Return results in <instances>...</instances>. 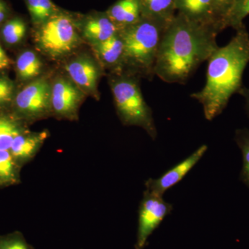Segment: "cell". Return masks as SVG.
I'll return each mask as SVG.
<instances>
[{
    "label": "cell",
    "instance_id": "cell-5",
    "mask_svg": "<svg viewBox=\"0 0 249 249\" xmlns=\"http://www.w3.org/2000/svg\"><path fill=\"white\" fill-rule=\"evenodd\" d=\"M76 15L60 8L45 22L34 27L37 48L52 58L71 53L79 45L81 37Z\"/></svg>",
    "mask_w": 249,
    "mask_h": 249
},
{
    "label": "cell",
    "instance_id": "cell-24",
    "mask_svg": "<svg viewBox=\"0 0 249 249\" xmlns=\"http://www.w3.org/2000/svg\"><path fill=\"white\" fill-rule=\"evenodd\" d=\"M16 93L14 82L0 72V108L12 105Z\"/></svg>",
    "mask_w": 249,
    "mask_h": 249
},
{
    "label": "cell",
    "instance_id": "cell-17",
    "mask_svg": "<svg viewBox=\"0 0 249 249\" xmlns=\"http://www.w3.org/2000/svg\"><path fill=\"white\" fill-rule=\"evenodd\" d=\"M43 63L35 52L29 49L23 51L16 60V72L18 80L21 83H29L40 76Z\"/></svg>",
    "mask_w": 249,
    "mask_h": 249
},
{
    "label": "cell",
    "instance_id": "cell-28",
    "mask_svg": "<svg viewBox=\"0 0 249 249\" xmlns=\"http://www.w3.org/2000/svg\"><path fill=\"white\" fill-rule=\"evenodd\" d=\"M11 65H12V61L0 45V72L8 70Z\"/></svg>",
    "mask_w": 249,
    "mask_h": 249
},
{
    "label": "cell",
    "instance_id": "cell-15",
    "mask_svg": "<svg viewBox=\"0 0 249 249\" xmlns=\"http://www.w3.org/2000/svg\"><path fill=\"white\" fill-rule=\"evenodd\" d=\"M106 12L119 31L142 19L140 0H117Z\"/></svg>",
    "mask_w": 249,
    "mask_h": 249
},
{
    "label": "cell",
    "instance_id": "cell-21",
    "mask_svg": "<svg viewBox=\"0 0 249 249\" xmlns=\"http://www.w3.org/2000/svg\"><path fill=\"white\" fill-rule=\"evenodd\" d=\"M16 161L9 150H0V184H12L18 181Z\"/></svg>",
    "mask_w": 249,
    "mask_h": 249
},
{
    "label": "cell",
    "instance_id": "cell-25",
    "mask_svg": "<svg viewBox=\"0 0 249 249\" xmlns=\"http://www.w3.org/2000/svg\"><path fill=\"white\" fill-rule=\"evenodd\" d=\"M0 249H31L19 232L0 236Z\"/></svg>",
    "mask_w": 249,
    "mask_h": 249
},
{
    "label": "cell",
    "instance_id": "cell-14",
    "mask_svg": "<svg viewBox=\"0 0 249 249\" xmlns=\"http://www.w3.org/2000/svg\"><path fill=\"white\" fill-rule=\"evenodd\" d=\"M47 137L48 133L45 131L40 132L25 131L14 139L9 151L16 162H27L38 152Z\"/></svg>",
    "mask_w": 249,
    "mask_h": 249
},
{
    "label": "cell",
    "instance_id": "cell-26",
    "mask_svg": "<svg viewBox=\"0 0 249 249\" xmlns=\"http://www.w3.org/2000/svg\"><path fill=\"white\" fill-rule=\"evenodd\" d=\"M235 1L236 0H214L218 16L222 19L224 27L226 18L227 17L228 14L231 10ZM224 29H225V27H224Z\"/></svg>",
    "mask_w": 249,
    "mask_h": 249
},
{
    "label": "cell",
    "instance_id": "cell-11",
    "mask_svg": "<svg viewBox=\"0 0 249 249\" xmlns=\"http://www.w3.org/2000/svg\"><path fill=\"white\" fill-rule=\"evenodd\" d=\"M76 18L80 36L92 45L110 38L119 31L106 11H91L83 15L77 14Z\"/></svg>",
    "mask_w": 249,
    "mask_h": 249
},
{
    "label": "cell",
    "instance_id": "cell-4",
    "mask_svg": "<svg viewBox=\"0 0 249 249\" xmlns=\"http://www.w3.org/2000/svg\"><path fill=\"white\" fill-rule=\"evenodd\" d=\"M109 77V85L121 122L125 125L142 127L155 140L157 127L151 108L142 96L140 78L124 71L111 73Z\"/></svg>",
    "mask_w": 249,
    "mask_h": 249
},
{
    "label": "cell",
    "instance_id": "cell-1",
    "mask_svg": "<svg viewBox=\"0 0 249 249\" xmlns=\"http://www.w3.org/2000/svg\"><path fill=\"white\" fill-rule=\"evenodd\" d=\"M219 33L178 14L160 40L155 75L168 83H186L201 63L219 47Z\"/></svg>",
    "mask_w": 249,
    "mask_h": 249
},
{
    "label": "cell",
    "instance_id": "cell-20",
    "mask_svg": "<svg viewBox=\"0 0 249 249\" xmlns=\"http://www.w3.org/2000/svg\"><path fill=\"white\" fill-rule=\"evenodd\" d=\"M25 131L16 118L0 114V150H9L14 139Z\"/></svg>",
    "mask_w": 249,
    "mask_h": 249
},
{
    "label": "cell",
    "instance_id": "cell-18",
    "mask_svg": "<svg viewBox=\"0 0 249 249\" xmlns=\"http://www.w3.org/2000/svg\"><path fill=\"white\" fill-rule=\"evenodd\" d=\"M28 31L27 20L21 16L14 15L0 27V37L8 47L22 43Z\"/></svg>",
    "mask_w": 249,
    "mask_h": 249
},
{
    "label": "cell",
    "instance_id": "cell-8",
    "mask_svg": "<svg viewBox=\"0 0 249 249\" xmlns=\"http://www.w3.org/2000/svg\"><path fill=\"white\" fill-rule=\"evenodd\" d=\"M85 95L70 78L59 76L52 82V111L59 117L74 120Z\"/></svg>",
    "mask_w": 249,
    "mask_h": 249
},
{
    "label": "cell",
    "instance_id": "cell-12",
    "mask_svg": "<svg viewBox=\"0 0 249 249\" xmlns=\"http://www.w3.org/2000/svg\"><path fill=\"white\" fill-rule=\"evenodd\" d=\"M176 9L192 22L212 28L219 34L224 30L214 0H176Z\"/></svg>",
    "mask_w": 249,
    "mask_h": 249
},
{
    "label": "cell",
    "instance_id": "cell-19",
    "mask_svg": "<svg viewBox=\"0 0 249 249\" xmlns=\"http://www.w3.org/2000/svg\"><path fill=\"white\" fill-rule=\"evenodd\" d=\"M28 10L34 27L40 25L52 17L60 7L52 0H22Z\"/></svg>",
    "mask_w": 249,
    "mask_h": 249
},
{
    "label": "cell",
    "instance_id": "cell-9",
    "mask_svg": "<svg viewBox=\"0 0 249 249\" xmlns=\"http://www.w3.org/2000/svg\"><path fill=\"white\" fill-rule=\"evenodd\" d=\"M65 69L70 79L85 94L98 98V85L102 74L98 62L88 55H80L67 62Z\"/></svg>",
    "mask_w": 249,
    "mask_h": 249
},
{
    "label": "cell",
    "instance_id": "cell-13",
    "mask_svg": "<svg viewBox=\"0 0 249 249\" xmlns=\"http://www.w3.org/2000/svg\"><path fill=\"white\" fill-rule=\"evenodd\" d=\"M95 53L100 64L110 69L111 73L121 71L124 55V41L120 31L110 38L93 45Z\"/></svg>",
    "mask_w": 249,
    "mask_h": 249
},
{
    "label": "cell",
    "instance_id": "cell-7",
    "mask_svg": "<svg viewBox=\"0 0 249 249\" xmlns=\"http://www.w3.org/2000/svg\"><path fill=\"white\" fill-rule=\"evenodd\" d=\"M173 205L161 196L145 191L139 210L138 231L136 249H143L147 239L173 211Z\"/></svg>",
    "mask_w": 249,
    "mask_h": 249
},
{
    "label": "cell",
    "instance_id": "cell-6",
    "mask_svg": "<svg viewBox=\"0 0 249 249\" xmlns=\"http://www.w3.org/2000/svg\"><path fill=\"white\" fill-rule=\"evenodd\" d=\"M52 82L41 76L27 83L16 93L12 106L16 116L27 120H37L52 112Z\"/></svg>",
    "mask_w": 249,
    "mask_h": 249
},
{
    "label": "cell",
    "instance_id": "cell-3",
    "mask_svg": "<svg viewBox=\"0 0 249 249\" xmlns=\"http://www.w3.org/2000/svg\"><path fill=\"white\" fill-rule=\"evenodd\" d=\"M167 25L142 18L139 22L124 29V55L120 71L152 80L162 36ZM119 71V72H120Z\"/></svg>",
    "mask_w": 249,
    "mask_h": 249
},
{
    "label": "cell",
    "instance_id": "cell-22",
    "mask_svg": "<svg viewBox=\"0 0 249 249\" xmlns=\"http://www.w3.org/2000/svg\"><path fill=\"white\" fill-rule=\"evenodd\" d=\"M235 141L240 147L243 157V166L241 171L240 179L249 188V129H237Z\"/></svg>",
    "mask_w": 249,
    "mask_h": 249
},
{
    "label": "cell",
    "instance_id": "cell-10",
    "mask_svg": "<svg viewBox=\"0 0 249 249\" xmlns=\"http://www.w3.org/2000/svg\"><path fill=\"white\" fill-rule=\"evenodd\" d=\"M207 145H203L186 160L165 172L160 178H149L145 182L146 191L159 196H163L165 192L181 181L192 168L202 158L207 151Z\"/></svg>",
    "mask_w": 249,
    "mask_h": 249
},
{
    "label": "cell",
    "instance_id": "cell-16",
    "mask_svg": "<svg viewBox=\"0 0 249 249\" xmlns=\"http://www.w3.org/2000/svg\"><path fill=\"white\" fill-rule=\"evenodd\" d=\"M142 18L168 26L176 15V0H140Z\"/></svg>",
    "mask_w": 249,
    "mask_h": 249
},
{
    "label": "cell",
    "instance_id": "cell-29",
    "mask_svg": "<svg viewBox=\"0 0 249 249\" xmlns=\"http://www.w3.org/2000/svg\"><path fill=\"white\" fill-rule=\"evenodd\" d=\"M245 100V109L247 114L249 116V88L247 87H242L238 92Z\"/></svg>",
    "mask_w": 249,
    "mask_h": 249
},
{
    "label": "cell",
    "instance_id": "cell-27",
    "mask_svg": "<svg viewBox=\"0 0 249 249\" xmlns=\"http://www.w3.org/2000/svg\"><path fill=\"white\" fill-rule=\"evenodd\" d=\"M14 15L9 3L5 0H0V27Z\"/></svg>",
    "mask_w": 249,
    "mask_h": 249
},
{
    "label": "cell",
    "instance_id": "cell-2",
    "mask_svg": "<svg viewBox=\"0 0 249 249\" xmlns=\"http://www.w3.org/2000/svg\"><path fill=\"white\" fill-rule=\"evenodd\" d=\"M235 31L230 42L218 47L208 60L204 88L191 95L202 105L209 121L222 114L232 95L243 87L242 76L249 62V34L245 24Z\"/></svg>",
    "mask_w": 249,
    "mask_h": 249
},
{
    "label": "cell",
    "instance_id": "cell-23",
    "mask_svg": "<svg viewBox=\"0 0 249 249\" xmlns=\"http://www.w3.org/2000/svg\"><path fill=\"white\" fill-rule=\"evenodd\" d=\"M249 15V0H236L227 17L224 21L225 29L231 27L238 29L243 25L244 19Z\"/></svg>",
    "mask_w": 249,
    "mask_h": 249
}]
</instances>
